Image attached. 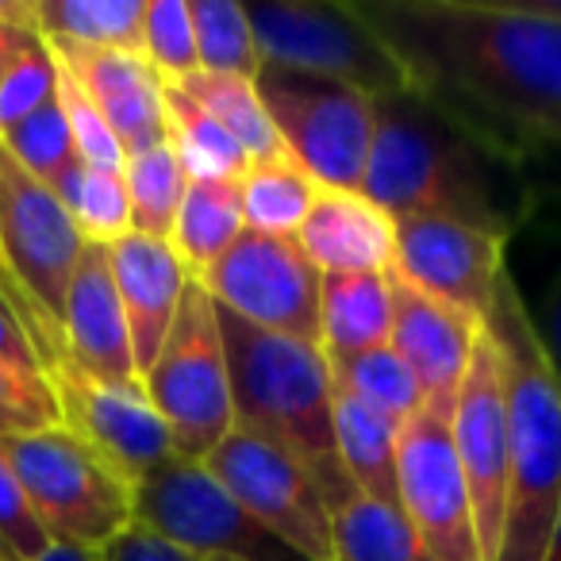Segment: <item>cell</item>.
<instances>
[{"mask_svg": "<svg viewBox=\"0 0 561 561\" xmlns=\"http://www.w3.org/2000/svg\"><path fill=\"white\" fill-rule=\"evenodd\" d=\"M408 85L496 150L561 142V12L550 0H354Z\"/></svg>", "mask_w": 561, "mask_h": 561, "instance_id": "1", "label": "cell"}, {"mask_svg": "<svg viewBox=\"0 0 561 561\" xmlns=\"http://www.w3.org/2000/svg\"><path fill=\"white\" fill-rule=\"evenodd\" d=\"M374 150L362 193L392 219L446 216L512 242L527 193L512 158L415 89L374 101Z\"/></svg>", "mask_w": 561, "mask_h": 561, "instance_id": "2", "label": "cell"}, {"mask_svg": "<svg viewBox=\"0 0 561 561\" xmlns=\"http://www.w3.org/2000/svg\"><path fill=\"white\" fill-rule=\"evenodd\" d=\"M219 331L231 369L234 431H247L297 461L335 515L358 496V489L339 461L335 381L323 351L250 328L227 308H219Z\"/></svg>", "mask_w": 561, "mask_h": 561, "instance_id": "3", "label": "cell"}, {"mask_svg": "<svg viewBox=\"0 0 561 561\" xmlns=\"http://www.w3.org/2000/svg\"><path fill=\"white\" fill-rule=\"evenodd\" d=\"M484 331L500 346L507 397V504L496 561H542L561 512V381L530 331L507 265Z\"/></svg>", "mask_w": 561, "mask_h": 561, "instance_id": "4", "label": "cell"}, {"mask_svg": "<svg viewBox=\"0 0 561 561\" xmlns=\"http://www.w3.org/2000/svg\"><path fill=\"white\" fill-rule=\"evenodd\" d=\"M0 458L20 477L55 542L101 553L135 523V484L62 423L0 435Z\"/></svg>", "mask_w": 561, "mask_h": 561, "instance_id": "5", "label": "cell"}, {"mask_svg": "<svg viewBox=\"0 0 561 561\" xmlns=\"http://www.w3.org/2000/svg\"><path fill=\"white\" fill-rule=\"evenodd\" d=\"M81 250L85 239L55 188L27 173L0 142V257L20 293L43 369L62 362V308Z\"/></svg>", "mask_w": 561, "mask_h": 561, "instance_id": "6", "label": "cell"}, {"mask_svg": "<svg viewBox=\"0 0 561 561\" xmlns=\"http://www.w3.org/2000/svg\"><path fill=\"white\" fill-rule=\"evenodd\" d=\"M142 389L170 431L173 458L208 461V454L234 431L219 308L196 277L185 285L162 351L142 374Z\"/></svg>", "mask_w": 561, "mask_h": 561, "instance_id": "7", "label": "cell"}, {"mask_svg": "<svg viewBox=\"0 0 561 561\" xmlns=\"http://www.w3.org/2000/svg\"><path fill=\"white\" fill-rule=\"evenodd\" d=\"M247 16L262 66L343 81L374 101L412 89L354 0H250Z\"/></svg>", "mask_w": 561, "mask_h": 561, "instance_id": "8", "label": "cell"}, {"mask_svg": "<svg viewBox=\"0 0 561 561\" xmlns=\"http://www.w3.org/2000/svg\"><path fill=\"white\" fill-rule=\"evenodd\" d=\"M280 147L320 188L362 193L374 150V96L316 73L262 66L254 78Z\"/></svg>", "mask_w": 561, "mask_h": 561, "instance_id": "9", "label": "cell"}, {"mask_svg": "<svg viewBox=\"0 0 561 561\" xmlns=\"http://www.w3.org/2000/svg\"><path fill=\"white\" fill-rule=\"evenodd\" d=\"M135 523L196 561H312L254 519L204 461L170 458L135 484Z\"/></svg>", "mask_w": 561, "mask_h": 561, "instance_id": "10", "label": "cell"}, {"mask_svg": "<svg viewBox=\"0 0 561 561\" xmlns=\"http://www.w3.org/2000/svg\"><path fill=\"white\" fill-rule=\"evenodd\" d=\"M196 280L219 308L250 328L320 346L323 273L308 262L297 234H262L247 227Z\"/></svg>", "mask_w": 561, "mask_h": 561, "instance_id": "11", "label": "cell"}, {"mask_svg": "<svg viewBox=\"0 0 561 561\" xmlns=\"http://www.w3.org/2000/svg\"><path fill=\"white\" fill-rule=\"evenodd\" d=\"M450 420V412L423 404L400 427V512L415 527L431 561H484L477 512L469 500L458 450H454Z\"/></svg>", "mask_w": 561, "mask_h": 561, "instance_id": "12", "label": "cell"}, {"mask_svg": "<svg viewBox=\"0 0 561 561\" xmlns=\"http://www.w3.org/2000/svg\"><path fill=\"white\" fill-rule=\"evenodd\" d=\"M204 466L262 527L305 558L331 561V507L293 458L247 431H231Z\"/></svg>", "mask_w": 561, "mask_h": 561, "instance_id": "13", "label": "cell"}, {"mask_svg": "<svg viewBox=\"0 0 561 561\" xmlns=\"http://www.w3.org/2000/svg\"><path fill=\"white\" fill-rule=\"evenodd\" d=\"M450 427L469 500L477 512L484 561H496L507 504V397L504 362H500V346L489 331H481V339H477Z\"/></svg>", "mask_w": 561, "mask_h": 561, "instance_id": "14", "label": "cell"}, {"mask_svg": "<svg viewBox=\"0 0 561 561\" xmlns=\"http://www.w3.org/2000/svg\"><path fill=\"white\" fill-rule=\"evenodd\" d=\"M507 265V239L446 216L397 219L392 270L415 289L484 320Z\"/></svg>", "mask_w": 561, "mask_h": 561, "instance_id": "15", "label": "cell"}, {"mask_svg": "<svg viewBox=\"0 0 561 561\" xmlns=\"http://www.w3.org/2000/svg\"><path fill=\"white\" fill-rule=\"evenodd\" d=\"M50 389L58 400L62 427H70L78 438H85L101 458H108L131 484L150 477L158 466L173 458L170 431L162 415L154 412L147 389H119L81 377L66 362L47 369Z\"/></svg>", "mask_w": 561, "mask_h": 561, "instance_id": "16", "label": "cell"}, {"mask_svg": "<svg viewBox=\"0 0 561 561\" xmlns=\"http://www.w3.org/2000/svg\"><path fill=\"white\" fill-rule=\"evenodd\" d=\"M392 293V351L408 362L423 392V404L450 412L458 404L461 381L473 362L477 339L484 331V320L415 289L412 280L389 270Z\"/></svg>", "mask_w": 561, "mask_h": 561, "instance_id": "17", "label": "cell"}, {"mask_svg": "<svg viewBox=\"0 0 561 561\" xmlns=\"http://www.w3.org/2000/svg\"><path fill=\"white\" fill-rule=\"evenodd\" d=\"M62 362L89 381L119 385V389L142 385L131 331H127V316L119 305L116 277H112L108 247L101 242H85L70 293H66Z\"/></svg>", "mask_w": 561, "mask_h": 561, "instance_id": "18", "label": "cell"}, {"mask_svg": "<svg viewBox=\"0 0 561 561\" xmlns=\"http://www.w3.org/2000/svg\"><path fill=\"white\" fill-rule=\"evenodd\" d=\"M47 47L85 89L124 154H139L165 142V81L139 50H81L55 43Z\"/></svg>", "mask_w": 561, "mask_h": 561, "instance_id": "19", "label": "cell"}, {"mask_svg": "<svg viewBox=\"0 0 561 561\" xmlns=\"http://www.w3.org/2000/svg\"><path fill=\"white\" fill-rule=\"evenodd\" d=\"M108 262L112 277H116L119 305H124L127 316V331H131L135 366H139V374H147L150 362L162 351L165 335H170L173 316H178L193 273L185 270V262L170 242L139 231L112 242Z\"/></svg>", "mask_w": 561, "mask_h": 561, "instance_id": "20", "label": "cell"}, {"mask_svg": "<svg viewBox=\"0 0 561 561\" xmlns=\"http://www.w3.org/2000/svg\"><path fill=\"white\" fill-rule=\"evenodd\" d=\"M308 262L331 273H385L397 254V219L366 193L320 188L297 231Z\"/></svg>", "mask_w": 561, "mask_h": 561, "instance_id": "21", "label": "cell"}, {"mask_svg": "<svg viewBox=\"0 0 561 561\" xmlns=\"http://www.w3.org/2000/svg\"><path fill=\"white\" fill-rule=\"evenodd\" d=\"M392 343V293L385 273H331L320 293V351L328 362Z\"/></svg>", "mask_w": 561, "mask_h": 561, "instance_id": "22", "label": "cell"}, {"mask_svg": "<svg viewBox=\"0 0 561 561\" xmlns=\"http://www.w3.org/2000/svg\"><path fill=\"white\" fill-rule=\"evenodd\" d=\"M397 438H400L397 423H389L381 412L354 400L351 392L335 389V446H339V461H343L358 496L400 507Z\"/></svg>", "mask_w": 561, "mask_h": 561, "instance_id": "23", "label": "cell"}, {"mask_svg": "<svg viewBox=\"0 0 561 561\" xmlns=\"http://www.w3.org/2000/svg\"><path fill=\"white\" fill-rule=\"evenodd\" d=\"M147 0H35V27L55 47L139 50Z\"/></svg>", "mask_w": 561, "mask_h": 561, "instance_id": "24", "label": "cell"}, {"mask_svg": "<svg viewBox=\"0 0 561 561\" xmlns=\"http://www.w3.org/2000/svg\"><path fill=\"white\" fill-rule=\"evenodd\" d=\"M247 231L239 208V185L234 181H188L185 201L178 208V224H173L170 247L185 262L193 277L208 273L219 257L231 250V242Z\"/></svg>", "mask_w": 561, "mask_h": 561, "instance_id": "25", "label": "cell"}, {"mask_svg": "<svg viewBox=\"0 0 561 561\" xmlns=\"http://www.w3.org/2000/svg\"><path fill=\"white\" fill-rule=\"evenodd\" d=\"M234 185H239L242 224L262 234H297L312 201L320 196V181L300 170L289 154L250 162Z\"/></svg>", "mask_w": 561, "mask_h": 561, "instance_id": "26", "label": "cell"}, {"mask_svg": "<svg viewBox=\"0 0 561 561\" xmlns=\"http://www.w3.org/2000/svg\"><path fill=\"white\" fill-rule=\"evenodd\" d=\"M165 142L188 181H239L250 165L247 150L178 85H165Z\"/></svg>", "mask_w": 561, "mask_h": 561, "instance_id": "27", "label": "cell"}, {"mask_svg": "<svg viewBox=\"0 0 561 561\" xmlns=\"http://www.w3.org/2000/svg\"><path fill=\"white\" fill-rule=\"evenodd\" d=\"M331 561H431L400 507L354 496L331 515Z\"/></svg>", "mask_w": 561, "mask_h": 561, "instance_id": "28", "label": "cell"}, {"mask_svg": "<svg viewBox=\"0 0 561 561\" xmlns=\"http://www.w3.org/2000/svg\"><path fill=\"white\" fill-rule=\"evenodd\" d=\"M181 93H188L242 150L250 162H265V158L285 154L277 127L270 124L262 96H257L250 78H231V73H204L196 70L193 78L178 81Z\"/></svg>", "mask_w": 561, "mask_h": 561, "instance_id": "29", "label": "cell"}, {"mask_svg": "<svg viewBox=\"0 0 561 561\" xmlns=\"http://www.w3.org/2000/svg\"><path fill=\"white\" fill-rule=\"evenodd\" d=\"M50 188H55V196L66 204V211L73 216V224H78L85 242L112 247V242H119L124 234L135 231L124 173L93 170V165H85L81 158H73V162L58 173V181Z\"/></svg>", "mask_w": 561, "mask_h": 561, "instance_id": "30", "label": "cell"}, {"mask_svg": "<svg viewBox=\"0 0 561 561\" xmlns=\"http://www.w3.org/2000/svg\"><path fill=\"white\" fill-rule=\"evenodd\" d=\"M331 366V381L335 389L351 392L366 408L381 412L389 423L404 427L415 412L423 408V392L408 362L400 358L392 346H377V351L354 354V358H335Z\"/></svg>", "mask_w": 561, "mask_h": 561, "instance_id": "31", "label": "cell"}, {"mask_svg": "<svg viewBox=\"0 0 561 561\" xmlns=\"http://www.w3.org/2000/svg\"><path fill=\"white\" fill-rule=\"evenodd\" d=\"M124 185H127V201H131L135 231L170 242L173 224H178V208L185 201V185H188L170 142H158V147L139 150V154H127Z\"/></svg>", "mask_w": 561, "mask_h": 561, "instance_id": "32", "label": "cell"}, {"mask_svg": "<svg viewBox=\"0 0 561 561\" xmlns=\"http://www.w3.org/2000/svg\"><path fill=\"white\" fill-rule=\"evenodd\" d=\"M188 20L196 35V58L204 73H231V78H257L254 27H250L247 4L239 0H188Z\"/></svg>", "mask_w": 561, "mask_h": 561, "instance_id": "33", "label": "cell"}, {"mask_svg": "<svg viewBox=\"0 0 561 561\" xmlns=\"http://www.w3.org/2000/svg\"><path fill=\"white\" fill-rule=\"evenodd\" d=\"M0 142H4L9 154L16 158L27 173H35L43 185H55L58 173L78 158L70 124H66L62 104H58V85H55V96H47L39 108L27 112L9 131H0Z\"/></svg>", "mask_w": 561, "mask_h": 561, "instance_id": "34", "label": "cell"}, {"mask_svg": "<svg viewBox=\"0 0 561 561\" xmlns=\"http://www.w3.org/2000/svg\"><path fill=\"white\" fill-rule=\"evenodd\" d=\"M142 58L154 66L165 85H178V81L193 78L201 70L193 20H188V0H147Z\"/></svg>", "mask_w": 561, "mask_h": 561, "instance_id": "35", "label": "cell"}, {"mask_svg": "<svg viewBox=\"0 0 561 561\" xmlns=\"http://www.w3.org/2000/svg\"><path fill=\"white\" fill-rule=\"evenodd\" d=\"M58 85V66L50 55L47 39L39 32H32L24 39V47L16 50L9 73L0 78V131H9L12 124L39 108L47 96H55Z\"/></svg>", "mask_w": 561, "mask_h": 561, "instance_id": "36", "label": "cell"}, {"mask_svg": "<svg viewBox=\"0 0 561 561\" xmlns=\"http://www.w3.org/2000/svg\"><path fill=\"white\" fill-rule=\"evenodd\" d=\"M50 55H55V50H50ZM55 66H58V104H62V116H66V124H70L78 158L85 165H93V170L124 173L127 154H124V147H119L116 135H112V127L104 124V116L85 96V89L73 81V73L66 70L58 58H55Z\"/></svg>", "mask_w": 561, "mask_h": 561, "instance_id": "37", "label": "cell"}, {"mask_svg": "<svg viewBox=\"0 0 561 561\" xmlns=\"http://www.w3.org/2000/svg\"><path fill=\"white\" fill-rule=\"evenodd\" d=\"M55 546L39 512L27 500L20 477L0 458V558L4 561H39Z\"/></svg>", "mask_w": 561, "mask_h": 561, "instance_id": "38", "label": "cell"}, {"mask_svg": "<svg viewBox=\"0 0 561 561\" xmlns=\"http://www.w3.org/2000/svg\"><path fill=\"white\" fill-rule=\"evenodd\" d=\"M527 224L546 227V231L558 234V242H561V216H558V211L530 208ZM519 231H523V227H519ZM512 285H515V280H512ZM515 293H519V289H515ZM519 300H523V308H527L530 331H535L546 362H550V369L558 374V381H561V257L550 265V273L542 277V285H538L535 293H523Z\"/></svg>", "mask_w": 561, "mask_h": 561, "instance_id": "39", "label": "cell"}, {"mask_svg": "<svg viewBox=\"0 0 561 561\" xmlns=\"http://www.w3.org/2000/svg\"><path fill=\"white\" fill-rule=\"evenodd\" d=\"M62 423L50 377H27L0 362V435H27Z\"/></svg>", "mask_w": 561, "mask_h": 561, "instance_id": "40", "label": "cell"}, {"mask_svg": "<svg viewBox=\"0 0 561 561\" xmlns=\"http://www.w3.org/2000/svg\"><path fill=\"white\" fill-rule=\"evenodd\" d=\"M527 193V208L561 211V142H523L507 150Z\"/></svg>", "mask_w": 561, "mask_h": 561, "instance_id": "41", "label": "cell"}, {"mask_svg": "<svg viewBox=\"0 0 561 561\" xmlns=\"http://www.w3.org/2000/svg\"><path fill=\"white\" fill-rule=\"evenodd\" d=\"M101 561H196L193 553H185L181 546L165 542V538H158L154 530L139 527V523H131V527L124 530V535H116L108 546L101 550Z\"/></svg>", "mask_w": 561, "mask_h": 561, "instance_id": "42", "label": "cell"}, {"mask_svg": "<svg viewBox=\"0 0 561 561\" xmlns=\"http://www.w3.org/2000/svg\"><path fill=\"white\" fill-rule=\"evenodd\" d=\"M0 362L12 369H20V374L27 377H47V369H43L39 354H35L32 339H27L24 323L12 316V308L0 300Z\"/></svg>", "mask_w": 561, "mask_h": 561, "instance_id": "43", "label": "cell"}, {"mask_svg": "<svg viewBox=\"0 0 561 561\" xmlns=\"http://www.w3.org/2000/svg\"><path fill=\"white\" fill-rule=\"evenodd\" d=\"M32 32H39V27H9V24H0V78L9 73L12 58H16V50L24 47V39Z\"/></svg>", "mask_w": 561, "mask_h": 561, "instance_id": "44", "label": "cell"}, {"mask_svg": "<svg viewBox=\"0 0 561 561\" xmlns=\"http://www.w3.org/2000/svg\"><path fill=\"white\" fill-rule=\"evenodd\" d=\"M0 300L12 308V316H16L20 323H24V331H27V316H24V305H20V293H16V285H12V277H9V270H4V257H0ZM32 339V335H27Z\"/></svg>", "mask_w": 561, "mask_h": 561, "instance_id": "45", "label": "cell"}, {"mask_svg": "<svg viewBox=\"0 0 561 561\" xmlns=\"http://www.w3.org/2000/svg\"><path fill=\"white\" fill-rule=\"evenodd\" d=\"M39 561H101V553H93V550H78V546H62V542H55L47 553H43Z\"/></svg>", "mask_w": 561, "mask_h": 561, "instance_id": "46", "label": "cell"}, {"mask_svg": "<svg viewBox=\"0 0 561 561\" xmlns=\"http://www.w3.org/2000/svg\"><path fill=\"white\" fill-rule=\"evenodd\" d=\"M542 561H561V512H558V519H553V530H550V542H546Z\"/></svg>", "mask_w": 561, "mask_h": 561, "instance_id": "47", "label": "cell"}, {"mask_svg": "<svg viewBox=\"0 0 561 561\" xmlns=\"http://www.w3.org/2000/svg\"><path fill=\"white\" fill-rule=\"evenodd\" d=\"M0 561H4V558H0Z\"/></svg>", "mask_w": 561, "mask_h": 561, "instance_id": "48", "label": "cell"}]
</instances>
